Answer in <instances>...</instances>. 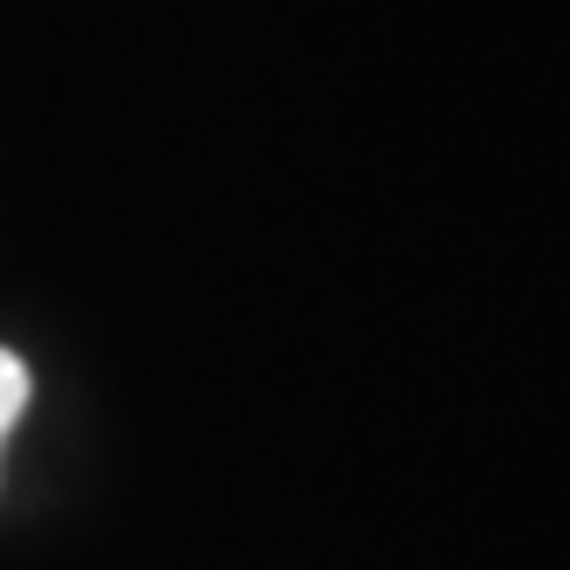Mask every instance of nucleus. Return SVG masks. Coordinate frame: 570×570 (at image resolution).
<instances>
[{
	"instance_id": "f257e3e1",
	"label": "nucleus",
	"mask_w": 570,
	"mask_h": 570,
	"mask_svg": "<svg viewBox=\"0 0 570 570\" xmlns=\"http://www.w3.org/2000/svg\"><path fill=\"white\" fill-rule=\"evenodd\" d=\"M21 413H28V364L14 351H0V440L14 433Z\"/></svg>"
}]
</instances>
